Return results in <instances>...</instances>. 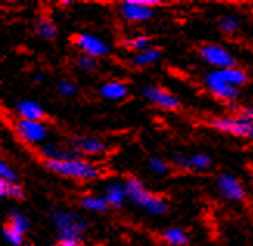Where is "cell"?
<instances>
[{"label":"cell","mask_w":253,"mask_h":246,"mask_svg":"<svg viewBox=\"0 0 253 246\" xmlns=\"http://www.w3.org/2000/svg\"><path fill=\"white\" fill-rule=\"evenodd\" d=\"M125 183L127 189V198L135 208H138L140 211L146 212L148 215L152 217H160L168 214L169 211L168 200L148 189L141 178L129 175L125 178Z\"/></svg>","instance_id":"6da1fadb"},{"label":"cell","mask_w":253,"mask_h":246,"mask_svg":"<svg viewBox=\"0 0 253 246\" xmlns=\"http://www.w3.org/2000/svg\"><path fill=\"white\" fill-rule=\"evenodd\" d=\"M43 166L48 172L54 175L81 183L96 181L104 175V169L100 164H96L89 158H83V156L62 161H43Z\"/></svg>","instance_id":"7a4b0ae2"},{"label":"cell","mask_w":253,"mask_h":246,"mask_svg":"<svg viewBox=\"0 0 253 246\" xmlns=\"http://www.w3.org/2000/svg\"><path fill=\"white\" fill-rule=\"evenodd\" d=\"M50 221L56 231L58 242H78L81 243L85 236L89 223L87 220L73 211H65L54 208L50 212Z\"/></svg>","instance_id":"3957f363"},{"label":"cell","mask_w":253,"mask_h":246,"mask_svg":"<svg viewBox=\"0 0 253 246\" xmlns=\"http://www.w3.org/2000/svg\"><path fill=\"white\" fill-rule=\"evenodd\" d=\"M11 130L22 144L38 149L48 142L51 133L47 121H30L19 118H14V121L11 122Z\"/></svg>","instance_id":"277c9868"},{"label":"cell","mask_w":253,"mask_h":246,"mask_svg":"<svg viewBox=\"0 0 253 246\" xmlns=\"http://www.w3.org/2000/svg\"><path fill=\"white\" fill-rule=\"evenodd\" d=\"M207 122L211 129L221 133H225V135H230L233 138L253 140V124L244 116H241L239 113L211 116Z\"/></svg>","instance_id":"5b68a950"},{"label":"cell","mask_w":253,"mask_h":246,"mask_svg":"<svg viewBox=\"0 0 253 246\" xmlns=\"http://www.w3.org/2000/svg\"><path fill=\"white\" fill-rule=\"evenodd\" d=\"M197 54H199L201 61L211 67L213 70H225L238 67L236 56L221 43L205 42L197 50Z\"/></svg>","instance_id":"8992f818"},{"label":"cell","mask_w":253,"mask_h":246,"mask_svg":"<svg viewBox=\"0 0 253 246\" xmlns=\"http://www.w3.org/2000/svg\"><path fill=\"white\" fill-rule=\"evenodd\" d=\"M160 0H125L118 6V14L126 24H143L156 16V8Z\"/></svg>","instance_id":"52a82bcc"},{"label":"cell","mask_w":253,"mask_h":246,"mask_svg":"<svg viewBox=\"0 0 253 246\" xmlns=\"http://www.w3.org/2000/svg\"><path fill=\"white\" fill-rule=\"evenodd\" d=\"M72 42H73V47L81 54L92 56L95 59L107 58V56L112 53L111 43H109L106 39H103L101 36H96L89 31L76 33V35L72 37Z\"/></svg>","instance_id":"ba28073f"},{"label":"cell","mask_w":253,"mask_h":246,"mask_svg":"<svg viewBox=\"0 0 253 246\" xmlns=\"http://www.w3.org/2000/svg\"><path fill=\"white\" fill-rule=\"evenodd\" d=\"M141 98L149 103L151 105L157 107L165 111H174L180 108V99L177 95H174L171 90L165 88L162 85L156 84H146L140 88Z\"/></svg>","instance_id":"9c48e42d"},{"label":"cell","mask_w":253,"mask_h":246,"mask_svg":"<svg viewBox=\"0 0 253 246\" xmlns=\"http://www.w3.org/2000/svg\"><path fill=\"white\" fill-rule=\"evenodd\" d=\"M204 85L207 92L217 101H222L227 104H233L241 96V90L233 85H230L219 73V70H210L204 76Z\"/></svg>","instance_id":"30bf717a"},{"label":"cell","mask_w":253,"mask_h":246,"mask_svg":"<svg viewBox=\"0 0 253 246\" xmlns=\"http://www.w3.org/2000/svg\"><path fill=\"white\" fill-rule=\"evenodd\" d=\"M216 189L224 200L233 201V203H239L247 198V189L244 183L232 174H219L216 176Z\"/></svg>","instance_id":"8fae6325"},{"label":"cell","mask_w":253,"mask_h":246,"mask_svg":"<svg viewBox=\"0 0 253 246\" xmlns=\"http://www.w3.org/2000/svg\"><path fill=\"white\" fill-rule=\"evenodd\" d=\"M69 146L78 153L80 156H89V158H95V156H103L109 152V144L103 141L101 138L96 137H75L69 141Z\"/></svg>","instance_id":"7c38bea8"},{"label":"cell","mask_w":253,"mask_h":246,"mask_svg":"<svg viewBox=\"0 0 253 246\" xmlns=\"http://www.w3.org/2000/svg\"><path fill=\"white\" fill-rule=\"evenodd\" d=\"M101 195L106 198L111 209H122L126 201H129L126 183L125 180H118V178H112L104 184Z\"/></svg>","instance_id":"4fadbf2b"},{"label":"cell","mask_w":253,"mask_h":246,"mask_svg":"<svg viewBox=\"0 0 253 246\" xmlns=\"http://www.w3.org/2000/svg\"><path fill=\"white\" fill-rule=\"evenodd\" d=\"M13 110L16 118L19 119H30V121H45L47 111L43 105L38 101L33 99H19L14 103Z\"/></svg>","instance_id":"5bb4252c"},{"label":"cell","mask_w":253,"mask_h":246,"mask_svg":"<svg viewBox=\"0 0 253 246\" xmlns=\"http://www.w3.org/2000/svg\"><path fill=\"white\" fill-rule=\"evenodd\" d=\"M39 156L43 161H62V160H72V158H78V153H76L69 144H61L48 141L43 146L38 149Z\"/></svg>","instance_id":"9a60e30c"},{"label":"cell","mask_w":253,"mask_h":246,"mask_svg":"<svg viewBox=\"0 0 253 246\" xmlns=\"http://www.w3.org/2000/svg\"><path fill=\"white\" fill-rule=\"evenodd\" d=\"M98 95L111 103H120L129 96V85L120 79H109L98 88Z\"/></svg>","instance_id":"2e32d148"},{"label":"cell","mask_w":253,"mask_h":246,"mask_svg":"<svg viewBox=\"0 0 253 246\" xmlns=\"http://www.w3.org/2000/svg\"><path fill=\"white\" fill-rule=\"evenodd\" d=\"M162 59H163V51L159 47L151 45L146 50H141L138 53L130 54V58L127 59V64H129V67H132V69L140 70V69H146V67H151V65H156Z\"/></svg>","instance_id":"e0dca14e"},{"label":"cell","mask_w":253,"mask_h":246,"mask_svg":"<svg viewBox=\"0 0 253 246\" xmlns=\"http://www.w3.org/2000/svg\"><path fill=\"white\" fill-rule=\"evenodd\" d=\"M78 206L85 211L90 212V214H106V212L111 209L106 198L100 194H84L78 200Z\"/></svg>","instance_id":"ac0fdd59"},{"label":"cell","mask_w":253,"mask_h":246,"mask_svg":"<svg viewBox=\"0 0 253 246\" xmlns=\"http://www.w3.org/2000/svg\"><path fill=\"white\" fill-rule=\"evenodd\" d=\"M160 239L168 246H188L190 245V234L186 229L180 226H168L160 231Z\"/></svg>","instance_id":"d6986e66"},{"label":"cell","mask_w":253,"mask_h":246,"mask_svg":"<svg viewBox=\"0 0 253 246\" xmlns=\"http://www.w3.org/2000/svg\"><path fill=\"white\" fill-rule=\"evenodd\" d=\"M33 30H35V35L39 36L43 40H53L58 37V25L54 24V20L51 17H45L41 16L35 20V25H33Z\"/></svg>","instance_id":"ffe728a7"},{"label":"cell","mask_w":253,"mask_h":246,"mask_svg":"<svg viewBox=\"0 0 253 246\" xmlns=\"http://www.w3.org/2000/svg\"><path fill=\"white\" fill-rule=\"evenodd\" d=\"M219 73H221V76L224 77V79L230 85L239 88V90H241V87H244L249 82V74H247V71L244 69H241V67H233V69L219 70Z\"/></svg>","instance_id":"44dd1931"},{"label":"cell","mask_w":253,"mask_h":246,"mask_svg":"<svg viewBox=\"0 0 253 246\" xmlns=\"http://www.w3.org/2000/svg\"><path fill=\"white\" fill-rule=\"evenodd\" d=\"M6 225L13 226L14 229L27 234L31 228V220L30 217L19 209H11L6 215Z\"/></svg>","instance_id":"7402d4cb"},{"label":"cell","mask_w":253,"mask_h":246,"mask_svg":"<svg viewBox=\"0 0 253 246\" xmlns=\"http://www.w3.org/2000/svg\"><path fill=\"white\" fill-rule=\"evenodd\" d=\"M213 160L205 152H196L188 155V171L193 172H207L211 167Z\"/></svg>","instance_id":"603a6c76"},{"label":"cell","mask_w":253,"mask_h":246,"mask_svg":"<svg viewBox=\"0 0 253 246\" xmlns=\"http://www.w3.org/2000/svg\"><path fill=\"white\" fill-rule=\"evenodd\" d=\"M0 197L13 201H22L25 198V191L20 183H8L0 180Z\"/></svg>","instance_id":"cb8c5ba5"},{"label":"cell","mask_w":253,"mask_h":246,"mask_svg":"<svg viewBox=\"0 0 253 246\" xmlns=\"http://www.w3.org/2000/svg\"><path fill=\"white\" fill-rule=\"evenodd\" d=\"M123 47L130 51L132 54L134 53H138L141 50H146L151 47V37L146 36V35H132L126 39H123Z\"/></svg>","instance_id":"d4e9b609"},{"label":"cell","mask_w":253,"mask_h":246,"mask_svg":"<svg viewBox=\"0 0 253 246\" xmlns=\"http://www.w3.org/2000/svg\"><path fill=\"white\" fill-rule=\"evenodd\" d=\"M148 169L156 176H167L171 174L172 166L167 160L160 158V156H149L148 158Z\"/></svg>","instance_id":"484cf974"},{"label":"cell","mask_w":253,"mask_h":246,"mask_svg":"<svg viewBox=\"0 0 253 246\" xmlns=\"http://www.w3.org/2000/svg\"><path fill=\"white\" fill-rule=\"evenodd\" d=\"M239 25H241V20L235 14H224L217 20V27L224 35H233L235 31H238Z\"/></svg>","instance_id":"4316f807"},{"label":"cell","mask_w":253,"mask_h":246,"mask_svg":"<svg viewBox=\"0 0 253 246\" xmlns=\"http://www.w3.org/2000/svg\"><path fill=\"white\" fill-rule=\"evenodd\" d=\"M3 239L11 246H25V234L6 225V223L3 226Z\"/></svg>","instance_id":"83f0119b"},{"label":"cell","mask_w":253,"mask_h":246,"mask_svg":"<svg viewBox=\"0 0 253 246\" xmlns=\"http://www.w3.org/2000/svg\"><path fill=\"white\" fill-rule=\"evenodd\" d=\"M75 62H76V67H78V70L84 73H92L98 69V59L92 58V56L80 54Z\"/></svg>","instance_id":"f1b7e54d"},{"label":"cell","mask_w":253,"mask_h":246,"mask_svg":"<svg viewBox=\"0 0 253 246\" xmlns=\"http://www.w3.org/2000/svg\"><path fill=\"white\" fill-rule=\"evenodd\" d=\"M0 180L8 183H19V175L16 169L11 164H8L6 160L0 161Z\"/></svg>","instance_id":"f546056e"},{"label":"cell","mask_w":253,"mask_h":246,"mask_svg":"<svg viewBox=\"0 0 253 246\" xmlns=\"http://www.w3.org/2000/svg\"><path fill=\"white\" fill-rule=\"evenodd\" d=\"M56 90L62 98H73L76 95V92H78V87L69 79H61L56 84Z\"/></svg>","instance_id":"4dcf8cb0"},{"label":"cell","mask_w":253,"mask_h":246,"mask_svg":"<svg viewBox=\"0 0 253 246\" xmlns=\"http://www.w3.org/2000/svg\"><path fill=\"white\" fill-rule=\"evenodd\" d=\"M172 166L179 171H188V155L174 152L172 153Z\"/></svg>","instance_id":"1f68e13d"},{"label":"cell","mask_w":253,"mask_h":246,"mask_svg":"<svg viewBox=\"0 0 253 246\" xmlns=\"http://www.w3.org/2000/svg\"><path fill=\"white\" fill-rule=\"evenodd\" d=\"M238 113L241 116H244L246 119H249L252 124H253V104L252 105H243V107L238 110Z\"/></svg>","instance_id":"d6a6232c"},{"label":"cell","mask_w":253,"mask_h":246,"mask_svg":"<svg viewBox=\"0 0 253 246\" xmlns=\"http://www.w3.org/2000/svg\"><path fill=\"white\" fill-rule=\"evenodd\" d=\"M43 79H45V76H43V73H41V71L35 73V74H33V77H31V81L35 82V84H41V82H43Z\"/></svg>","instance_id":"836d02e7"},{"label":"cell","mask_w":253,"mask_h":246,"mask_svg":"<svg viewBox=\"0 0 253 246\" xmlns=\"http://www.w3.org/2000/svg\"><path fill=\"white\" fill-rule=\"evenodd\" d=\"M81 243L78 242H58L54 246H80Z\"/></svg>","instance_id":"e575fe53"},{"label":"cell","mask_w":253,"mask_h":246,"mask_svg":"<svg viewBox=\"0 0 253 246\" xmlns=\"http://www.w3.org/2000/svg\"><path fill=\"white\" fill-rule=\"evenodd\" d=\"M61 5H65V6H67V5H72V2H61Z\"/></svg>","instance_id":"d590c367"},{"label":"cell","mask_w":253,"mask_h":246,"mask_svg":"<svg viewBox=\"0 0 253 246\" xmlns=\"http://www.w3.org/2000/svg\"><path fill=\"white\" fill-rule=\"evenodd\" d=\"M250 184H252V191H253V175H252V178H250Z\"/></svg>","instance_id":"8d00e7d4"},{"label":"cell","mask_w":253,"mask_h":246,"mask_svg":"<svg viewBox=\"0 0 253 246\" xmlns=\"http://www.w3.org/2000/svg\"><path fill=\"white\" fill-rule=\"evenodd\" d=\"M80 246H87V245H84V243H81V245H80Z\"/></svg>","instance_id":"74e56055"}]
</instances>
